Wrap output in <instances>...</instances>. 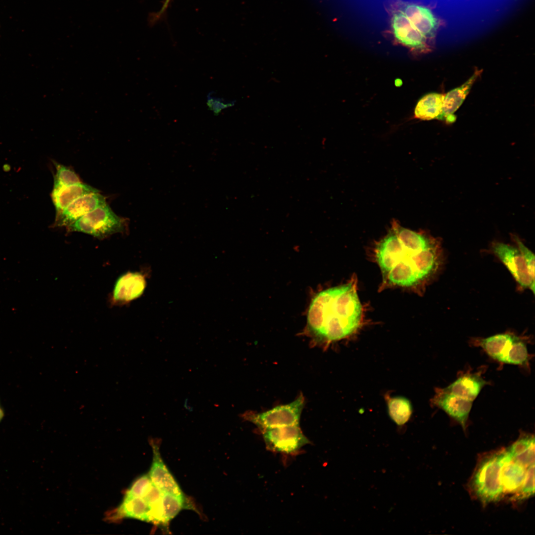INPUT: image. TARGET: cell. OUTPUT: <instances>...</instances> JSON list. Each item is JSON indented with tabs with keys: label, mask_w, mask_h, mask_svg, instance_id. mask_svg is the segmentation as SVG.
Masks as SVG:
<instances>
[{
	"label": "cell",
	"mask_w": 535,
	"mask_h": 535,
	"mask_svg": "<svg viewBox=\"0 0 535 535\" xmlns=\"http://www.w3.org/2000/svg\"><path fill=\"white\" fill-rule=\"evenodd\" d=\"M374 256L385 285L412 289L424 287L439 269L442 259L439 240L396 221L377 243Z\"/></svg>",
	"instance_id": "cell-1"
},
{
	"label": "cell",
	"mask_w": 535,
	"mask_h": 535,
	"mask_svg": "<svg viewBox=\"0 0 535 535\" xmlns=\"http://www.w3.org/2000/svg\"><path fill=\"white\" fill-rule=\"evenodd\" d=\"M363 309L353 277L347 283L318 293L307 315L309 330L319 342L329 343L348 337L360 327Z\"/></svg>",
	"instance_id": "cell-2"
},
{
	"label": "cell",
	"mask_w": 535,
	"mask_h": 535,
	"mask_svg": "<svg viewBox=\"0 0 535 535\" xmlns=\"http://www.w3.org/2000/svg\"><path fill=\"white\" fill-rule=\"evenodd\" d=\"M66 227L69 231L82 232L98 239H104L123 232L125 228V221L106 203Z\"/></svg>",
	"instance_id": "cell-3"
},
{
	"label": "cell",
	"mask_w": 535,
	"mask_h": 535,
	"mask_svg": "<svg viewBox=\"0 0 535 535\" xmlns=\"http://www.w3.org/2000/svg\"><path fill=\"white\" fill-rule=\"evenodd\" d=\"M501 467L500 453L482 461L474 476L473 488L484 503L497 501L504 493L500 478Z\"/></svg>",
	"instance_id": "cell-4"
},
{
	"label": "cell",
	"mask_w": 535,
	"mask_h": 535,
	"mask_svg": "<svg viewBox=\"0 0 535 535\" xmlns=\"http://www.w3.org/2000/svg\"><path fill=\"white\" fill-rule=\"evenodd\" d=\"M305 399L300 395L290 403L277 406L262 413L246 412L241 415L245 420L255 424L260 430L299 424Z\"/></svg>",
	"instance_id": "cell-5"
},
{
	"label": "cell",
	"mask_w": 535,
	"mask_h": 535,
	"mask_svg": "<svg viewBox=\"0 0 535 535\" xmlns=\"http://www.w3.org/2000/svg\"><path fill=\"white\" fill-rule=\"evenodd\" d=\"M261 431L267 449L272 452L292 454L310 443L299 424L266 428Z\"/></svg>",
	"instance_id": "cell-6"
},
{
	"label": "cell",
	"mask_w": 535,
	"mask_h": 535,
	"mask_svg": "<svg viewBox=\"0 0 535 535\" xmlns=\"http://www.w3.org/2000/svg\"><path fill=\"white\" fill-rule=\"evenodd\" d=\"M390 27L394 39L403 46L419 52L428 50V39L405 15L393 5L390 10Z\"/></svg>",
	"instance_id": "cell-7"
},
{
	"label": "cell",
	"mask_w": 535,
	"mask_h": 535,
	"mask_svg": "<svg viewBox=\"0 0 535 535\" xmlns=\"http://www.w3.org/2000/svg\"><path fill=\"white\" fill-rule=\"evenodd\" d=\"M491 250L520 286L523 288H530L534 294L535 283L531 278L524 258L518 248L501 242H494L492 243Z\"/></svg>",
	"instance_id": "cell-8"
},
{
	"label": "cell",
	"mask_w": 535,
	"mask_h": 535,
	"mask_svg": "<svg viewBox=\"0 0 535 535\" xmlns=\"http://www.w3.org/2000/svg\"><path fill=\"white\" fill-rule=\"evenodd\" d=\"M106 203L105 198L99 192L81 196L55 214L54 226L67 227L83 215Z\"/></svg>",
	"instance_id": "cell-9"
},
{
	"label": "cell",
	"mask_w": 535,
	"mask_h": 535,
	"mask_svg": "<svg viewBox=\"0 0 535 535\" xmlns=\"http://www.w3.org/2000/svg\"><path fill=\"white\" fill-rule=\"evenodd\" d=\"M432 403L458 422L465 429L473 401L444 388L437 389Z\"/></svg>",
	"instance_id": "cell-10"
},
{
	"label": "cell",
	"mask_w": 535,
	"mask_h": 535,
	"mask_svg": "<svg viewBox=\"0 0 535 535\" xmlns=\"http://www.w3.org/2000/svg\"><path fill=\"white\" fill-rule=\"evenodd\" d=\"M393 5L400 10L428 40L435 35L438 22L430 9L419 4L403 1H398Z\"/></svg>",
	"instance_id": "cell-11"
},
{
	"label": "cell",
	"mask_w": 535,
	"mask_h": 535,
	"mask_svg": "<svg viewBox=\"0 0 535 535\" xmlns=\"http://www.w3.org/2000/svg\"><path fill=\"white\" fill-rule=\"evenodd\" d=\"M147 282L144 275L138 272H128L116 280L111 295L116 304H125L140 297L144 293Z\"/></svg>",
	"instance_id": "cell-12"
},
{
	"label": "cell",
	"mask_w": 535,
	"mask_h": 535,
	"mask_svg": "<svg viewBox=\"0 0 535 535\" xmlns=\"http://www.w3.org/2000/svg\"><path fill=\"white\" fill-rule=\"evenodd\" d=\"M153 459L149 476L153 483L161 491L185 497L178 483L163 462L157 443L151 441Z\"/></svg>",
	"instance_id": "cell-13"
},
{
	"label": "cell",
	"mask_w": 535,
	"mask_h": 535,
	"mask_svg": "<svg viewBox=\"0 0 535 535\" xmlns=\"http://www.w3.org/2000/svg\"><path fill=\"white\" fill-rule=\"evenodd\" d=\"M500 454V478L504 492L516 494L523 484L528 468L514 460L507 450Z\"/></svg>",
	"instance_id": "cell-14"
},
{
	"label": "cell",
	"mask_w": 535,
	"mask_h": 535,
	"mask_svg": "<svg viewBox=\"0 0 535 535\" xmlns=\"http://www.w3.org/2000/svg\"><path fill=\"white\" fill-rule=\"evenodd\" d=\"M482 72L477 69L472 76L460 86L450 91L444 96L441 119L447 123L455 121V112L460 107L473 85Z\"/></svg>",
	"instance_id": "cell-15"
},
{
	"label": "cell",
	"mask_w": 535,
	"mask_h": 535,
	"mask_svg": "<svg viewBox=\"0 0 535 535\" xmlns=\"http://www.w3.org/2000/svg\"><path fill=\"white\" fill-rule=\"evenodd\" d=\"M480 373H467L458 376L444 389L454 394L473 401L487 384Z\"/></svg>",
	"instance_id": "cell-16"
},
{
	"label": "cell",
	"mask_w": 535,
	"mask_h": 535,
	"mask_svg": "<svg viewBox=\"0 0 535 535\" xmlns=\"http://www.w3.org/2000/svg\"><path fill=\"white\" fill-rule=\"evenodd\" d=\"M97 192H99L98 189L82 182L53 188L51 197L55 207V214L60 213L77 198L88 194Z\"/></svg>",
	"instance_id": "cell-17"
},
{
	"label": "cell",
	"mask_w": 535,
	"mask_h": 535,
	"mask_svg": "<svg viewBox=\"0 0 535 535\" xmlns=\"http://www.w3.org/2000/svg\"><path fill=\"white\" fill-rule=\"evenodd\" d=\"M517 337L511 333H503L479 339L477 342L490 357L503 363L509 348Z\"/></svg>",
	"instance_id": "cell-18"
},
{
	"label": "cell",
	"mask_w": 535,
	"mask_h": 535,
	"mask_svg": "<svg viewBox=\"0 0 535 535\" xmlns=\"http://www.w3.org/2000/svg\"><path fill=\"white\" fill-rule=\"evenodd\" d=\"M115 515L116 519L125 517L150 522V508L143 498L125 494Z\"/></svg>",
	"instance_id": "cell-19"
},
{
	"label": "cell",
	"mask_w": 535,
	"mask_h": 535,
	"mask_svg": "<svg viewBox=\"0 0 535 535\" xmlns=\"http://www.w3.org/2000/svg\"><path fill=\"white\" fill-rule=\"evenodd\" d=\"M444 96L440 93H431L423 97L416 106L415 117L424 120H441Z\"/></svg>",
	"instance_id": "cell-20"
},
{
	"label": "cell",
	"mask_w": 535,
	"mask_h": 535,
	"mask_svg": "<svg viewBox=\"0 0 535 535\" xmlns=\"http://www.w3.org/2000/svg\"><path fill=\"white\" fill-rule=\"evenodd\" d=\"M514 460L528 468L535 464V437L532 435L522 436L507 450Z\"/></svg>",
	"instance_id": "cell-21"
},
{
	"label": "cell",
	"mask_w": 535,
	"mask_h": 535,
	"mask_svg": "<svg viewBox=\"0 0 535 535\" xmlns=\"http://www.w3.org/2000/svg\"><path fill=\"white\" fill-rule=\"evenodd\" d=\"M389 414L398 425L405 424L410 419L412 414V408L409 401L401 397L386 399Z\"/></svg>",
	"instance_id": "cell-22"
},
{
	"label": "cell",
	"mask_w": 535,
	"mask_h": 535,
	"mask_svg": "<svg viewBox=\"0 0 535 535\" xmlns=\"http://www.w3.org/2000/svg\"><path fill=\"white\" fill-rule=\"evenodd\" d=\"M529 357L526 344L517 336L509 348L503 363L522 366H527Z\"/></svg>",
	"instance_id": "cell-23"
},
{
	"label": "cell",
	"mask_w": 535,
	"mask_h": 535,
	"mask_svg": "<svg viewBox=\"0 0 535 535\" xmlns=\"http://www.w3.org/2000/svg\"><path fill=\"white\" fill-rule=\"evenodd\" d=\"M185 497L163 492L162 505L165 524L173 519L185 505Z\"/></svg>",
	"instance_id": "cell-24"
},
{
	"label": "cell",
	"mask_w": 535,
	"mask_h": 535,
	"mask_svg": "<svg viewBox=\"0 0 535 535\" xmlns=\"http://www.w3.org/2000/svg\"><path fill=\"white\" fill-rule=\"evenodd\" d=\"M56 169L54 175L53 188L69 186L82 182L78 175L70 168L55 163Z\"/></svg>",
	"instance_id": "cell-25"
},
{
	"label": "cell",
	"mask_w": 535,
	"mask_h": 535,
	"mask_svg": "<svg viewBox=\"0 0 535 535\" xmlns=\"http://www.w3.org/2000/svg\"><path fill=\"white\" fill-rule=\"evenodd\" d=\"M535 464L527 468L525 480L519 491L515 494L514 499L522 500L528 498L535 493Z\"/></svg>",
	"instance_id": "cell-26"
},
{
	"label": "cell",
	"mask_w": 535,
	"mask_h": 535,
	"mask_svg": "<svg viewBox=\"0 0 535 535\" xmlns=\"http://www.w3.org/2000/svg\"><path fill=\"white\" fill-rule=\"evenodd\" d=\"M513 241L516 244L518 249L525 260L531 278L535 283V255L527 247L520 239L516 235L511 234Z\"/></svg>",
	"instance_id": "cell-27"
},
{
	"label": "cell",
	"mask_w": 535,
	"mask_h": 535,
	"mask_svg": "<svg viewBox=\"0 0 535 535\" xmlns=\"http://www.w3.org/2000/svg\"><path fill=\"white\" fill-rule=\"evenodd\" d=\"M151 479L148 475H144L137 479L127 490L126 494L142 497L152 484Z\"/></svg>",
	"instance_id": "cell-28"
},
{
	"label": "cell",
	"mask_w": 535,
	"mask_h": 535,
	"mask_svg": "<svg viewBox=\"0 0 535 535\" xmlns=\"http://www.w3.org/2000/svg\"><path fill=\"white\" fill-rule=\"evenodd\" d=\"M235 101H226L222 98L212 96L210 92L207 96V105L214 115H218L222 110L232 107Z\"/></svg>",
	"instance_id": "cell-29"
},
{
	"label": "cell",
	"mask_w": 535,
	"mask_h": 535,
	"mask_svg": "<svg viewBox=\"0 0 535 535\" xmlns=\"http://www.w3.org/2000/svg\"><path fill=\"white\" fill-rule=\"evenodd\" d=\"M170 0H165V2H164V3L163 4V5L161 8V10L160 12V13H162L163 12V11L166 9V8L167 7V5H168V3L169 2Z\"/></svg>",
	"instance_id": "cell-30"
},
{
	"label": "cell",
	"mask_w": 535,
	"mask_h": 535,
	"mask_svg": "<svg viewBox=\"0 0 535 535\" xmlns=\"http://www.w3.org/2000/svg\"><path fill=\"white\" fill-rule=\"evenodd\" d=\"M4 415L3 411L1 408H0V421L2 419Z\"/></svg>",
	"instance_id": "cell-31"
}]
</instances>
